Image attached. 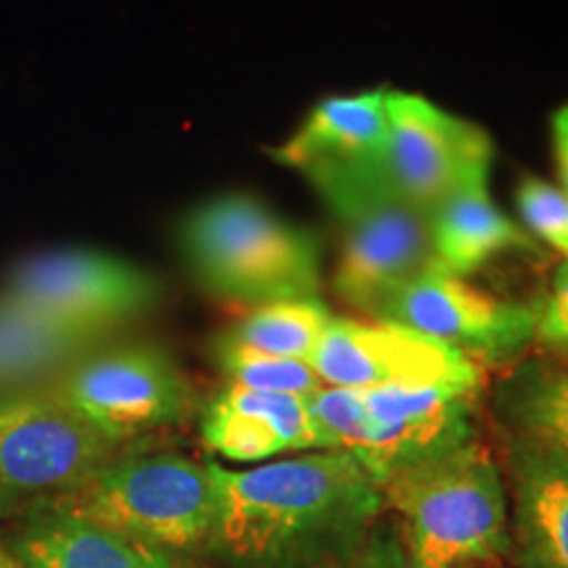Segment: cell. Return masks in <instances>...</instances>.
<instances>
[{
	"label": "cell",
	"instance_id": "obj_1",
	"mask_svg": "<svg viewBox=\"0 0 568 568\" xmlns=\"http://www.w3.org/2000/svg\"><path fill=\"white\" fill-rule=\"evenodd\" d=\"M211 468L219 516L205 548L230 568H347L385 514L376 479L343 450Z\"/></svg>",
	"mask_w": 568,
	"mask_h": 568
},
{
	"label": "cell",
	"instance_id": "obj_2",
	"mask_svg": "<svg viewBox=\"0 0 568 568\" xmlns=\"http://www.w3.org/2000/svg\"><path fill=\"white\" fill-rule=\"evenodd\" d=\"M382 489L416 568H464L508 556V489L485 443L410 466Z\"/></svg>",
	"mask_w": 568,
	"mask_h": 568
},
{
	"label": "cell",
	"instance_id": "obj_3",
	"mask_svg": "<svg viewBox=\"0 0 568 568\" xmlns=\"http://www.w3.org/2000/svg\"><path fill=\"white\" fill-rule=\"evenodd\" d=\"M343 234L335 274L339 297L366 318L408 282L437 266L432 216L395 190L385 166L329 163L303 172Z\"/></svg>",
	"mask_w": 568,
	"mask_h": 568
},
{
	"label": "cell",
	"instance_id": "obj_4",
	"mask_svg": "<svg viewBox=\"0 0 568 568\" xmlns=\"http://www.w3.org/2000/svg\"><path fill=\"white\" fill-rule=\"evenodd\" d=\"M180 243L197 280L222 301L266 305L318 297L322 253L311 232L247 195H222L182 222Z\"/></svg>",
	"mask_w": 568,
	"mask_h": 568
},
{
	"label": "cell",
	"instance_id": "obj_5",
	"mask_svg": "<svg viewBox=\"0 0 568 568\" xmlns=\"http://www.w3.org/2000/svg\"><path fill=\"white\" fill-rule=\"evenodd\" d=\"M34 510H59L169 552L209 545L219 516L211 464L180 453L113 458L71 493Z\"/></svg>",
	"mask_w": 568,
	"mask_h": 568
},
{
	"label": "cell",
	"instance_id": "obj_6",
	"mask_svg": "<svg viewBox=\"0 0 568 568\" xmlns=\"http://www.w3.org/2000/svg\"><path fill=\"white\" fill-rule=\"evenodd\" d=\"M59 389L0 400V508L45 506L119 456Z\"/></svg>",
	"mask_w": 568,
	"mask_h": 568
},
{
	"label": "cell",
	"instance_id": "obj_7",
	"mask_svg": "<svg viewBox=\"0 0 568 568\" xmlns=\"http://www.w3.org/2000/svg\"><path fill=\"white\" fill-rule=\"evenodd\" d=\"M59 393L116 445L184 422L193 406L187 379L166 353L151 345L90 355L71 368Z\"/></svg>",
	"mask_w": 568,
	"mask_h": 568
},
{
	"label": "cell",
	"instance_id": "obj_8",
	"mask_svg": "<svg viewBox=\"0 0 568 568\" xmlns=\"http://www.w3.org/2000/svg\"><path fill=\"white\" fill-rule=\"evenodd\" d=\"M311 366L326 387L481 389L485 368L464 353L385 318H339L326 326Z\"/></svg>",
	"mask_w": 568,
	"mask_h": 568
},
{
	"label": "cell",
	"instance_id": "obj_9",
	"mask_svg": "<svg viewBox=\"0 0 568 568\" xmlns=\"http://www.w3.org/2000/svg\"><path fill=\"white\" fill-rule=\"evenodd\" d=\"M3 293L34 314L98 339L151 308L159 282L116 255L53 251L13 268Z\"/></svg>",
	"mask_w": 568,
	"mask_h": 568
},
{
	"label": "cell",
	"instance_id": "obj_10",
	"mask_svg": "<svg viewBox=\"0 0 568 568\" xmlns=\"http://www.w3.org/2000/svg\"><path fill=\"white\" fill-rule=\"evenodd\" d=\"M539 303L503 301L471 287L464 276L432 268L408 282L376 318L464 353L477 364H508L535 345Z\"/></svg>",
	"mask_w": 568,
	"mask_h": 568
},
{
	"label": "cell",
	"instance_id": "obj_11",
	"mask_svg": "<svg viewBox=\"0 0 568 568\" xmlns=\"http://www.w3.org/2000/svg\"><path fill=\"white\" fill-rule=\"evenodd\" d=\"M387 116L385 172L397 193L429 216L460 184L493 166L489 134L422 95L387 90Z\"/></svg>",
	"mask_w": 568,
	"mask_h": 568
},
{
	"label": "cell",
	"instance_id": "obj_12",
	"mask_svg": "<svg viewBox=\"0 0 568 568\" xmlns=\"http://www.w3.org/2000/svg\"><path fill=\"white\" fill-rule=\"evenodd\" d=\"M364 393L368 429L355 460L385 485L424 460L445 456L477 439L474 410L481 389L387 387Z\"/></svg>",
	"mask_w": 568,
	"mask_h": 568
},
{
	"label": "cell",
	"instance_id": "obj_13",
	"mask_svg": "<svg viewBox=\"0 0 568 568\" xmlns=\"http://www.w3.org/2000/svg\"><path fill=\"white\" fill-rule=\"evenodd\" d=\"M508 556L516 568H568V456L508 437Z\"/></svg>",
	"mask_w": 568,
	"mask_h": 568
},
{
	"label": "cell",
	"instance_id": "obj_14",
	"mask_svg": "<svg viewBox=\"0 0 568 568\" xmlns=\"http://www.w3.org/2000/svg\"><path fill=\"white\" fill-rule=\"evenodd\" d=\"M203 443L234 464H266L287 453L326 450L308 395L255 393L226 385L203 416Z\"/></svg>",
	"mask_w": 568,
	"mask_h": 568
},
{
	"label": "cell",
	"instance_id": "obj_15",
	"mask_svg": "<svg viewBox=\"0 0 568 568\" xmlns=\"http://www.w3.org/2000/svg\"><path fill=\"white\" fill-rule=\"evenodd\" d=\"M389 142L387 90L324 98L272 153L276 163L308 172L314 166H385Z\"/></svg>",
	"mask_w": 568,
	"mask_h": 568
},
{
	"label": "cell",
	"instance_id": "obj_16",
	"mask_svg": "<svg viewBox=\"0 0 568 568\" xmlns=\"http://www.w3.org/2000/svg\"><path fill=\"white\" fill-rule=\"evenodd\" d=\"M6 548L24 568H184L176 552L59 510H32Z\"/></svg>",
	"mask_w": 568,
	"mask_h": 568
},
{
	"label": "cell",
	"instance_id": "obj_17",
	"mask_svg": "<svg viewBox=\"0 0 568 568\" xmlns=\"http://www.w3.org/2000/svg\"><path fill=\"white\" fill-rule=\"evenodd\" d=\"M487 180L489 172L471 176L432 213V247L447 274L466 276L495 255L535 245L521 224L497 209Z\"/></svg>",
	"mask_w": 568,
	"mask_h": 568
},
{
	"label": "cell",
	"instance_id": "obj_18",
	"mask_svg": "<svg viewBox=\"0 0 568 568\" xmlns=\"http://www.w3.org/2000/svg\"><path fill=\"white\" fill-rule=\"evenodd\" d=\"M497 408L510 435L568 456V364L550 355L524 361L497 389Z\"/></svg>",
	"mask_w": 568,
	"mask_h": 568
},
{
	"label": "cell",
	"instance_id": "obj_19",
	"mask_svg": "<svg viewBox=\"0 0 568 568\" xmlns=\"http://www.w3.org/2000/svg\"><path fill=\"white\" fill-rule=\"evenodd\" d=\"M95 343L0 295V389L19 387L69 364Z\"/></svg>",
	"mask_w": 568,
	"mask_h": 568
},
{
	"label": "cell",
	"instance_id": "obj_20",
	"mask_svg": "<svg viewBox=\"0 0 568 568\" xmlns=\"http://www.w3.org/2000/svg\"><path fill=\"white\" fill-rule=\"evenodd\" d=\"M332 318L335 316L318 297L255 305L219 337V343L240 347V351L272 355V358L311 364Z\"/></svg>",
	"mask_w": 568,
	"mask_h": 568
},
{
	"label": "cell",
	"instance_id": "obj_21",
	"mask_svg": "<svg viewBox=\"0 0 568 568\" xmlns=\"http://www.w3.org/2000/svg\"><path fill=\"white\" fill-rule=\"evenodd\" d=\"M216 361L232 387L284 395H314L318 387H324L314 366L305 361L272 358L222 343H216Z\"/></svg>",
	"mask_w": 568,
	"mask_h": 568
},
{
	"label": "cell",
	"instance_id": "obj_22",
	"mask_svg": "<svg viewBox=\"0 0 568 568\" xmlns=\"http://www.w3.org/2000/svg\"><path fill=\"white\" fill-rule=\"evenodd\" d=\"M516 209L531 237L568 261V195L558 184L527 176L516 190Z\"/></svg>",
	"mask_w": 568,
	"mask_h": 568
},
{
	"label": "cell",
	"instance_id": "obj_23",
	"mask_svg": "<svg viewBox=\"0 0 568 568\" xmlns=\"http://www.w3.org/2000/svg\"><path fill=\"white\" fill-rule=\"evenodd\" d=\"M535 345L550 358L568 364V261L558 266L550 293L539 303Z\"/></svg>",
	"mask_w": 568,
	"mask_h": 568
},
{
	"label": "cell",
	"instance_id": "obj_24",
	"mask_svg": "<svg viewBox=\"0 0 568 568\" xmlns=\"http://www.w3.org/2000/svg\"><path fill=\"white\" fill-rule=\"evenodd\" d=\"M347 568H416L395 518H387V521L379 518L376 521L364 548H361V552Z\"/></svg>",
	"mask_w": 568,
	"mask_h": 568
},
{
	"label": "cell",
	"instance_id": "obj_25",
	"mask_svg": "<svg viewBox=\"0 0 568 568\" xmlns=\"http://www.w3.org/2000/svg\"><path fill=\"white\" fill-rule=\"evenodd\" d=\"M550 140H552V155H556V169L560 180L558 187L568 195V101L552 111Z\"/></svg>",
	"mask_w": 568,
	"mask_h": 568
},
{
	"label": "cell",
	"instance_id": "obj_26",
	"mask_svg": "<svg viewBox=\"0 0 568 568\" xmlns=\"http://www.w3.org/2000/svg\"><path fill=\"white\" fill-rule=\"evenodd\" d=\"M0 568H24V566H21V560L13 556L6 545H0Z\"/></svg>",
	"mask_w": 568,
	"mask_h": 568
},
{
	"label": "cell",
	"instance_id": "obj_27",
	"mask_svg": "<svg viewBox=\"0 0 568 568\" xmlns=\"http://www.w3.org/2000/svg\"><path fill=\"white\" fill-rule=\"evenodd\" d=\"M464 568H500L497 564H474V566H464Z\"/></svg>",
	"mask_w": 568,
	"mask_h": 568
}]
</instances>
